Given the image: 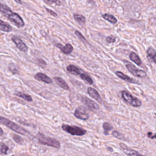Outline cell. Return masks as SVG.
Wrapping results in <instances>:
<instances>
[{"label": "cell", "mask_w": 156, "mask_h": 156, "mask_svg": "<svg viewBox=\"0 0 156 156\" xmlns=\"http://www.w3.org/2000/svg\"><path fill=\"white\" fill-rule=\"evenodd\" d=\"M54 79L56 84L60 88L66 90H69V87L68 85L66 82V81L63 78L60 77H55Z\"/></svg>", "instance_id": "5bb4252c"}, {"label": "cell", "mask_w": 156, "mask_h": 156, "mask_svg": "<svg viewBox=\"0 0 156 156\" xmlns=\"http://www.w3.org/2000/svg\"><path fill=\"white\" fill-rule=\"evenodd\" d=\"M74 115L78 119L83 120V121L88 120L90 116L87 113L78 110H76L75 111L74 113Z\"/></svg>", "instance_id": "2e32d148"}, {"label": "cell", "mask_w": 156, "mask_h": 156, "mask_svg": "<svg viewBox=\"0 0 156 156\" xmlns=\"http://www.w3.org/2000/svg\"><path fill=\"white\" fill-rule=\"evenodd\" d=\"M67 69L69 72L73 75H76V76L80 75L81 74H82V72H83V70L82 69L78 68L74 65H69L68 66Z\"/></svg>", "instance_id": "e0dca14e"}, {"label": "cell", "mask_w": 156, "mask_h": 156, "mask_svg": "<svg viewBox=\"0 0 156 156\" xmlns=\"http://www.w3.org/2000/svg\"><path fill=\"white\" fill-rule=\"evenodd\" d=\"M106 40L109 44L114 43L116 42V37L113 35L109 36L106 37Z\"/></svg>", "instance_id": "83f0119b"}, {"label": "cell", "mask_w": 156, "mask_h": 156, "mask_svg": "<svg viewBox=\"0 0 156 156\" xmlns=\"http://www.w3.org/2000/svg\"><path fill=\"white\" fill-rule=\"evenodd\" d=\"M81 101L86 107H88L91 111H93L94 110H98L100 109V105L96 102L91 100L86 96H82L81 98Z\"/></svg>", "instance_id": "52a82bcc"}, {"label": "cell", "mask_w": 156, "mask_h": 156, "mask_svg": "<svg viewBox=\"0 0 156 156\" xmlns=\"http://www.w3.org/2000/svg\"><path fill=\"white\" fill-rule=\"evenodd\" d=\"M147 58L150 62H154L156 64V50L153 48L149 47L147 51Z\"/></svg>", "instance_id": "4fadbf2b"}, {"label": "cell", "mask_w": 156, "mask_h": 156, "mask_svg": "<svg viewBox=\"0 0 156 156\" xmlns=\"http://www.w3.org/2000/svg\"><path fill=\"white\" fill-rule=\"evenodd\" d=\"M3 134V130H2V128L0 127V136L2 135Z\"/></svg>", "instance_id": "836d02e7"}, {"label": "cell", "mask_w": 156, "mask_h": 156, "mask_svg": "<svg viewBox=\"0 0 156 156\" xmlns=\"http://www.w3.org/2000/svg\"><path fill=\"white\" fill-rule=\"evenodd\" d=\"M14 1L17 3L19 4H22V2L21 0H14Z\"/></svg>", "instance_id": "d6a6232c"}, {"label": "cell", "mask_w": 156, "mask_h": 156, "mask_svg": "<svg viewBox=\"0 0 156 156\" xmlns=\"http://www.w3.org/2000/svg\"><path fill=\"white\" fill-rule=\"evenodd\" d=\"M0 12L18 28H21L24 26L25 23L22 17L18 14L13 12L10 7L1 2Z\"/></svg>", "instance_id": "6da1fadb"}, {"label": "cell", "mask_w": 156, "mask_h": 156, "mask_svg": "<svg viewBox=\"0 0 156 156\" xmlns=\"http://www.w3.org/2000/svg\"></svg>", "instance_id": "e575fe53"}, {"label": "cell", "mask_w": 156, "mask_h": 156, "mask_svg": "<svg viewBox=\"0 0 156 156\" xmlns=\"http://www.w3.org/2000/svg\"><path fill=\"white\" fill-rule=\"evenodd\" d=\"M73 17L78 23L80 24H84L86 23V17L83 15L78 14H74Z\"/></svg>", "instance_id": "7402d4cb"}, {"label": "cell", "mask_w": 156, "mask_h": 156, "mask_svg": "<svg viewBox=\"0 0 156 156\" xmlns=\"http://www.w3.org/2000/svg\"><path fill=\"white\" fill-rule=\"evenodd\" d=\"M80 78H81L82 80H83L85 82L87 83L90 85L93 84V80L89 75L84 74V73H82L80 75Z\"/></svg>", "instance_id": "603a6c76"}, {"label": "cell", "mask_w": 156, "mask_h": 156, "mask_svg": "<svg viewBox=\"0 0 156 156\" xmlns=\"http://www.w3.org/2000/svg\"><path fill=\"white\" fill-rule=\"evenodd\" d=\"M12 40L20 51L24 52H27L28 47L19 37L14 36L12 37Z\"/></svg>", "instance_id": "ba28073f"}, {"label": "cell", "mask_w": 156, "mask_h": 156, "mask_svg": "<svg viewBox=\"0 0 156 156\" xmlns=\"http://www.w3.org/2000/svg\"><path fill=\"white\" fill-rule=\"evenodd\" d=\"M102 16L103 19L111 23L112 24H116L117 23V19L116 17L112 14L105 13L102 15Z\"/></svg>", "instance_id": "ffe728a7"}, {"label": "cell", "mask_w": 156, "mask_h": 156, "mask_svg": "<svg viewBox=\"0 0 156 156\" xmlns=\"http://www.w3.org/2000/svg\"><path fill=\"white\" fill-rule=\"evenodd\" d=\"M126 68L134 76L136 77L145 78L147 76L146 72L144 70L138 69L134 65L132 64L125 65Z\"/></svg>", "instance_id": "8992f818"}, {"label": "cell", "mask_w": 156, "mask_h": 156, "mask_svg": "<svg viewBox=\"0 0 156 156\" xmlns=\"http://www.w3.org/2000/svg\"><path fill=\"white\" fill-rule=\"evenodd\" d=\"M115 75H116L118 77L120 78L122 80L125 81L127 82L130 83H136L138 84V82H137V81L136 80H134L132 78L130 77L129 76L125 75V74L123 73L122 72H120V71H117L115 72Z\"/></svg>", "instance_id": "7c38bea8"}, {"label": "cell", "mask_w": 156, "mask_h": 156, "mask_svg": "<svg viewBox=\"0 0 156 156\" xmlns=\"http://www.w3.org/2000/svg\"><path fill=\"white\" fill-rule=\"evenodd\" d=\"M122 97L123 100L131 106L134 107H139L142 106V102L138 98L134 97L128 92L125 90L122 91Z\"/></svg>", "instance_id": "277c9868"}, {"label": "cell", "mask_w": 156, "mask_h": 156, "mask_svg": "<svg viewBox=\"0 0 156 156\" xmlns=\"http://www.w3.org/2000/svg\"><path fill=\"white\" fill-rule=\"evenodd\" d=\"M88 93L90 96L92 97L98 101H100L101 100L100 95L97 90L92 87H89L88 89Z\"/></svg>", "instance_id": "9a60e30c"}, {"label": "cell", "mask_w": 156, "mask_h": 156, "mask_svg": "<svg viewBox=\"0 0 156 156\" xmlns=\"http://www.w3.org/2000/svg\"><path fill=\"white\" fill-rule=\"evenodd\" d=\"M56 46L65 55H69L71 54L73 50V47L71 44H67L64 46L61 44H57Z\"/></svg>", "instance_id": "8fae6325"}, {"label": "cell", "mask_w": 156, "mask_h": 156, "mask_svg": "<svg viewBox=\"0 0 156 156\" xmlns=\"http://www.w3.org/2000/svg\"><path fill=\"white\" fill-rule=\"evenodd\" d=\"M112 135L113 136H114L116 138H118V139H120V140H124V137L118 131H114L112 133Z\"/></svg>", "instance_id": "4316f807"}, {"label": "cell", "mask_w": 156, "mask_h": 156, "mask_svg": "<svg viewBox=\"0 0 156 156\" xmlns=\"http://www.w3.org/2000/svg\"><path fill=\"white\" fill-rule=\"evenodd\" d=\"M13 137L14 140L16 142V143H18V144H21L22 143L23 140H22V138L19 136L14 135L13 136Z\"/></svg>", "instance_id": "f546056e"}, {"label": "cell", "mask_w": 156, "mask_h": 156, "mask_svg": "<svg viewBox=\"0 0 156 156\" xmlns=\"http://www.w3.org/2000/svg\"><path fill=\"white\" fill-rule=\"evenodd\" d=\"M129 58L132 62L135 63L137 66H140L142 65V60L140 59L138 55H136L134 52H132L130 53Z\"/></svg>", "instance_id": "ac0fdd59"}, {"label": "cell", "mask_w": 156, "mask_h": 156, "mask_svg": "<svg viewBox=\"0 0 156 156\" xmlns=\"http://www.w3.org/2000/svg\"><path fill=\"white\" fill-rule=\"evenodd\" d=\"M35 80L42 81L46 83H51L53 82V80L45 74L38 73L34 76Z\"/></svg>", "instance_id": "30bf717a"}, {"label": "cell", "mask_w": 156, "mask_h": 156, "mask_svg": "<svg viewBox=\"0 0 156 156\" xmlns=\"http://www.w3.org/2000/svg\"><path fill=\"white\" fill-rule=\"evenodd\" d=\"M147 136H148V137L151 138V139H154V138H155L156 137L155 134H154L153 136V133H151V132H149V133H147Z\"/></svg>", "instance_id": "1f68e13d"}, {"label": "cell", "mask_w": 156, "mask_h": 156, "mask_svg": "<svg viewBox=\"0 0 156 156\" xmlns=\"http://www.w3.org/2000/svg\"><path fill=\"white\" fill-rule=\"evenodd\" d=\"M8 147L6 145L2 143H0V154H6Z\"/></svg>", "instance_id": "d4e9b609"}, {"label": "cell", "mask_w": 156, "mask_h": 156, "mask_svg": "<svg viewBox=\"0 0 156 156\" xmlns=\"http://www.w3.org/2000/svg\"><path fill=\"white\" fill-rule=\"evenodd\" d=\"M0 123L4 125L5 126L8 127L13 131H14L16 133L26 135L27 133V131L20 126L16 124L15 123L6 119L5 117L0 116Z\"/></svg>", "instance_id": "7a4b0ae2"}, {"label": "cell", "mask_w": 156, "mask_h": 156, "mask_svg": "<svg viewBox=\"0 0 156 156\" xmlns=\"http://www.w3.org/2000/svg\"><path fill=\"white\" fill-rule=\"evenodd\" d=\"M75 34L76 35H77V36L80 39L81 41L82 42H83L84 44H87V40H86V39L85 38V37H84V36L80 32L77 30V31H75Z\"/></svg>", "instance_id": "484cf974"}, {"label": "cell", "mask_w": 156, "mask_h": 156, "mask_svg": "<svg viewBox=\"0 0 156 156\" xmlns=\"http://www.w3.org/2000/svg\"><path fill=\"white\" fill-rule=\"evenodd\" d=\"M45 9L46 10L47 12L49 13L51 15H52V16H55V17L58 16L56 12L52 11V10H50V9H49V8H45Z\"/></svg>", "instance_id": "4dcf8cb0"}, {"label": "cell", "mask_w": 156, "mask_h": 156, "mask_svg": "<svg viewBox=\"0 0 156 156\" xmlns=\"http://www.w3.org/2000/svg\"><path fill=\"white\" fill-rule=\"evenodd\" d=\"M120 147L122 148L124 153L128 156H144L143 155L140 154L138 152L135 150H133L129 148L126 145L123 143H121L120 144Z\"/></svg>", "instance_id": "9c48e42d"}, {"label": "cell", "mask_w": 156, "mask_h": 156, "mask_svg": "<svg viewBox=\"0 0 156 156\" xmlns=\"http://www.w3.org/2000/svg\"><path fill=\"white\" fill-rule=\"evenodd\" d=\"M15 95L22 99H24V101L27 102H32L33 101V99L30 95H28L26 94L21 92H16L14 94Z\"/></svg>", "instance_id": "44dd1931"}, {"label": "cell", "mask_w": 156, "mask_h": 156, "mask_svg": "<svg viewBox=\"0 0 156 156\" xmlns=\"http://www.w3.org/2000/svg\"><path fill=\"white\" fill-rule=\"evenodd\" d=\"M37 137L38 139V143L41 144L56 148H59L60 147L59 142L56 139L45 136L40 133H38L37 134Z\"/></svg>", "instance_id": "3957f363"}, {"label": "cell", "mask_w": 156, "mask_h": 156, "mask_svg": "<svg viewBox=\"0 0 156 156\" xmlns=\"http://www.w3.org/2000/svg\"><path fill=\"white\" fill-rule=\"evenodd\" d=\"M0 30L2 32H10L12 30V27L5 22L0 19Z\"/></svg>", "instance_id": "d6986e66"}, {"label": "cell", "mask_w": 156, "mask_h": 156, "mask_svg": "<svg viewBox=\"0 0 156 156\" xmlns=\"http://www.w3.org/2000/svg\"><path fill=\"white\" fill-rule=\"evenodd\" d=\"M47 4H55L57 5H60L61 2L59 0H43Z\"/></svg>", "instance_id": "f1b7e54d"}, {"label": "cell", "mask_w": 156, "mask_h": 156, "mask_svg": "<svg viewBox=\"0 0 156 156\" xmlns=\"http://www.w3.org/2000/svg\"><path fill=\"white\" fill-rule=\"evenodd\" d=\"M103 128L104 130V134L106 135L109 134L108 132L111 131L113 129L112 126L108 122H104L103 124Z\"/></svg>", "instance_id": "cb8c5ba5"}, {"label": "cell", "mask_w": 156, "mask_h": 156, "mask_svg": "<svg viewBox=\"0 0 156 156\" xmlns=\"http://www.w3.org/2000/svg\"><path fill=\"white\" fill-rule=\"evenodd\" d=\"M62 129L63 131L72 136H82L86 134L87 131L83 128L74 126H70L68 125H63Z\"/></svg>", "instance_id": "5b68a950"}]
</instances>
